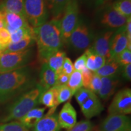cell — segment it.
<instances>
[{
  "label": "cell",
  "mask_w": 131,
  "mask_h": 131,
  "mask_svg": "<svg viewBox=\"0 0 131 131\" xmlns=\"http://www.w3.org/2000/svg\"><path fill=\"white\" fill-rule=\"evenodd\" d=\"M81 112L87 119H91L101 114L104 109L97 95L93 94L80 106Z\"/></svg>",
  "instance_id": "14"
},
{
  "label": "cell",
  "mask_w": 131,
  "mask_h": 131,
  "mask_svg": "<svg viewBox=\"0 0 131 131\" xmlns=\"http://www.w3.org/2000/svg\"><path fill=\"white\" fill-rule=\"evenodd\" d=\"M94 93L91 92L89 89L82 87L80 89H78L76 92L75 93L74 95L75 99L78 103L80 106L86 100H88Z\"/></svg>",
  "instance_id": "31"
},
{
  "label": "cell",
  "mask_w": 131,
  "mask_h": 131,
  "mask_svg": "<svg viewBox=\"0 0 131 131\" xmlns=\"http://www.w3.org/2000/svg\"><path fill=\"white\" fill-rule=\"evenodd\" d=\"M109 115H129L131 113V90L124 88L119 91L108 107Z\"/></svg>",
  "instance_id": "9"
},
{
  "label": "cell",
  "mask_w": 131,
  "mask_h": 131,
  "mask_svg": "<svg viewBox=\"0 0 131 131\" xmlns=\"http://www.w3.org/2000/svg\"><path fill=\"white\" fill-rule=\"evenodd\" d=\"M115 30L105 29L95 34L92 44L90 47L95 53L101 55L106 60L111 58V40Z\"/></svg>",
  "instance_id": "10"
},
{
  "label": "cell",
  "mask_w": 131,
  "mask_h": 131,
  "mask_svg": "<svg viewBox=\"0 0 131 131\" xmlns=\"http://www.w3.org/2000/svg\"><path fill=\"white\" fill-rule=\"evenodd\" d=\"M121 73L122 77L127 81L131 80V64L122 66Z\"/></svg>",
  "instance_id": "40"
},
{
  "label": "cell",
  "mask_w": 131,
  "mask_h": 131,
  "mask_svg": "<svg viewBox=\"0 0 131 131\" xmlns=\"http://www.w3.org/2000/svg\"><path fill=\"white\" fill-rule=\"evenodd\" d=\"M125 32L129 41H131V17L127 18L125 25Z\"/></svg>",
  "instance_id": "41"
},
{
  "label": "cell",
  "mask_w": 131,
  "mask_h": 131,
  "mask_svg": "<svg viewBox=\"0 0 131 131\" xmlns=\"http://www.w3.org/2000/svg\"><path fill=\"white\" fill-rule=\"evenodd\" d=\"M35 40L32 37H27L16 42H10L3 52V53L21 52L33 46Z\"/></svg>",
  "instance_id": "24"
},
{
  "label": "cell",
  "mask_w": 131,
  "mask_h": 131,
  "mask_svg": "<svg viewBox=\"0 0 131 131\" xmlns=\"http://www.w3.org/2000/svg\"><path fill=\"white\" fill-rule=\"evenodd\" d=\"M95 34L83 19L79 18L69 39L68 45L76 51H83L92 44Z\"/></svg>",
  "instance_id": "4"
},
{
  "label": "cell",
  "mask_w": 131,
  "mask_h": 131,
  "mask_svg": "<svg viewBox=\"0 0 131 131\" xmlns=\"http://www.w3.org/2000/svg\"><path fill=\"white\" fill-rule=\"evenodd\" d=\"M60 129L58 115L48 112L34 126V131H60Z\"/></svg>",
  "instance_id": "17"
},
{
  "label": "cell",
  "mask_w": 131,
  "mask_h": 131,
  "mask_svg": "<svg viewBox=\"0 0 131 131\" xmlns=\"http://www.w3.org/2000/svg\"><path fill=\"white\" fill-rule=\"evenodd\" d=\"M69 75L65 74V73H60V74L57 75L56 84H55V86H62L66 85L69 81Z\"/></svg>",
  "instance_id": "39"
},
{
  "label": "cell",
  "mask_w": 131,
  "mask_h": 131,
  "mask_svg": "<svg viewBox=\"0 0 131 131\" xmlns=\"http://www.w3.org/2000/svg\"><path fill=\"white\" fill-rule=\"evenodd\" d=\"M101 88L97 95L102 100H107L115 94L118 88L120 82L119 76L101 77Z\"/></svg>",
  "instance_id": "16"
},
{
  "label": "cell",
  "mask_w": 131,
  "mask_h": 131,
  "mask_svg": "<svg viewBox=\"0 0 131 131\" xmlns=\"http://www.w3.org/2000/svg\"><path fill=\"white\" fill-rule=\"evenodd\" d=\"M4 16V27L10 34H12L21 28H29L31 26L27 22L26 18L19 15L3 12Z\"/></svg>",
  "instance_id": "15"
},
{
  "label": "cell",
  "mask_w": 131,
  "mask_h": 131,
  "mask_svg": "<svg viewBox=\"0 0 131 131\" xmlns=\"http://www.w3.org/2000/svg\"><path fill=\"white\" fill-rule=\"evenodd\" d=\"M4 27V13L0 10V29Z\"/></svg>",
  "instance_id": "43"
},
{
  "label": "cell",
  "mask_w": 131,
  "mask_h": 131,
  "mask_svg": "<svg viewBox=\"0 0 131 131\" xmlns=\"http://www.w3.org/2000/svg\"><path fill=\"white\" fill-rule=\"evenodd\" d=\"M81 77H82V83H83V87L86 89L89 88L90 82H91L92 78L94 72L88 69V68H85L81 71Z\"/></svg>",
  "instance_id": "36"
},
{
  "label": "cell",
  "mask_w": 131,
  "mask_h": 131,
  "mask_svg": "<svg viewBox=\"0 0 131 131\" xmlns=\"http://www.w3.org/2000/svg\"><path fill=\"white\" fill-rule=\"evenodd\" d=\"M58 87V91L57 100L59 104L68 101L72 98V96L74 95L73 92L66 85Z\"/></svg>",
  "instance_id": "30"
},
{
  "label": "cell",
  "mask_w": 131,
  "mask_h": 131,
  "mask_svg": "<svg viewBox=\"0 0 131 131\" xmlns=\"http://www.w3.org/2000/svg\"><path fill=\"white\" fill-rule=\"evenodd\" d=\"M102 131H131L130 119L125 115H109L101 125Z\"/></svg>",
  "instance_id": "11"
},
{
  "label": "cell",
  "mask_w": 131,
  "mask_h": 131,
  "mask_svg": "<svg viewBox=\"0 0 131 131\" xmlns=\"http://www.w3.org/2000/svg\"><path fill=\"white\" fill-rule=\"evenodd\" d=\"M34 80L29 68L0 73V104L34 88Z\"/></svg>",
  "instance_id": "2"
},
{
  "label": "cell",
  "mask_w": 131,
  "mask_h": 131,
  "mask_svg": "<svg viewBox=\"0 0 131 131\" xmlns=\"http://www.w3.org/2000/svg\"><path fill=\"white\" fill-rule=\"evenodd\" d=\"M0 10L3 12L14 13L26 18L23 0H3L0 3Z\"/></svg>",
  "instance_id": "22"
},
{
  "label": "cell",
  "mask_w": 131,
  "mask_h": 131,
  "mask_svg": "<svg viewBox=\"0 0 131 131\" xmlns=\"http://www.w3.org/2000/svg\"><path fill=\"white\" fill-rule=\"evenodd\" d=\"M70 0H46L49 14L53 19H60L64 10L66 6Z\"/></svg>",
  "instance_id": "23"
},
{
  "label": "cell",
  "mask_w": 131,
  "mask_h": 131,
  "mask_svg": "<svg viewBox=\"0 0 131 131\" xmlns=\"http://www.w3.org/2000/svg\"><path fill=\"white\" fill-rule=\"evenodd\" d=\"M58 87L54 86L47 91L42 92L39 98L38 103L49 108H57L59 105L58 103Z\"/></svg>",
  "instance_id": "21"
},
{
  "label": "cell",
  "mask_w": 131,
  "mask_h": 131,
  "mask_svg": "<svg viewBox=\"0 0 131 131\" xmlns=\"http://www.w3.org/2000/svg\"><path fill=\"white\" fill-rule=\"evenodd\" d=\"M74 68H73V64L70 58L66 57L64 60L63 67H62L61 72L65 73L68 75H70L73 73L74 71Z\"/></svg>",
  "instance_id": "38"
},
{
  "label": "cell",
  "mask_w": 131,
  "mask_h": 131,
  "mask_svg": "<svg viewBox=\"0 0 131 131\" xmlns=\"http://www.w3.org/2000/svg\"><path fill=\"white\" fill-rule=\"evenodd\" d=\"M26 18L35 28L47 21L49 12L46 0H23Z\"/></svg>",
  "instance_id": "6"
},
{
  "label": "cell",
  "mask_w": 131,
  "mask_h": 131,
  "mask_svg": "<svg viewBox=\"0 0 131 131\" xmlns=\"http://www.w3.org/2000/svg\"><path fill=\"white\" fill-rule=\"evenodd\" d=\"M92 124L89 120H82L67 131H92Z\"/></svg>",
  "instance_id": "34"
},
{
  "label": "cell",
  "mask_w": 131,
  "mask_h": 131,
  "mask_svg": "<svg viewBox=\"0 0 131 131\" xmlns=\"http://www.w3.org/2000/svg\"><path fill=\"white\" fill-rule=\"evenodd\" d=\"M4 48L2 46L0 45V55H2L3 52H4Z\"/></svg>",
  "instance_id": "44"
},
{
  "label": "cell",
  "mask_w": 131,
  "mask_h": 131,
  "mask_svg": "<svg viewBox=\"0 0 131 131\" xmlns=\"http://www.w3.org/2000/svg\"><path fill=\"white\" fill-rule=\"evenodd\" d=\"M46 107H35L26 114L19 122L29 129L34 127L38 121L43 117Z\"/></svg>",
  "instance_id": "20"
},
{
  "label": "cell",
  "mask_w": 131,
  "mask_h": 131,
  "mask_svg": "<svg viewBox=\"0 0 131 131\" xmlns=\"http://www.w3.org/2000/svg\"><path fill=\"white\" fill-rule=\"evenodd\" d=\"M10 43V34L5 27L0 29V45L6 49Z\"/></svg>",
  "instance_id": "35"
},
{
  "label": "cell",
  "mask_w": 131,
  "mask_h": 131,
  "mask_svg": "<svg viewBox=\"0 0 131 131\" xmlns=\"http://www.w3.org/2000/svg\"><path fill=\"white\" fill-rule=\"evenodd\" d=\"M38 57L42 63H46L52 55L62 48L64 41L60 19H52L34 28Z\"/></svg>",
  "instance_id": "1"
},
{
  "label": "cell",
  "mask_w": 131,
  "mask_h": 131,
  "mask_svg": "<svg viewBox=\"0 0 131 131\" xmlns=\"http://www.w3.org/2000/svg\"><path fill=\"white\" fill-rule=\"evenodd\" d=\"M79 18L78 0H70L60 19L64 43L68 44L70 36L76 27Z\"/></svg>",
  "instance_id": "7"
},
{
  "label": "cell",
  "mask_w": 131,
  "mask_h": 131,
  "mask_svg": "<svg viewBox=\"0 0 131 131\" xmlns=\"http://www.w3.org/2000/svg\"><path fill=\"white\" fill-rule=\"evenodd\" d=\"M98 23L106 29L116 30L125 26L127 18L118 13L112 7L107 5L101 8L98 12Z\"/></svg>",
  "instance_id": "8"
},
{
  "label": "cell",
  "mask_w": 131,
  "mask_h": 131,
  "mask_svg": "<svg viewBox=\"0 0 131 131\" xmlns=\"http://www.w3.org/2000/svg\"><path fill=\"white\" fill-rule=\"evenodd\" d=\"M130 1H131V0H130Z\"/></svg>",
  "instance_id": "46"
},
{
  "label": "cell",
  "mask_w": 131,
  "mask_h": 131,
  "mask_svg": "<svg viewBox=\"0 0 131 131\" xmlns=\"http://www.w3.org/2000/svg\"><path fill=\"white\" fill-rule=\"evenodd\" d=\"M86 59L87 57L85 53L81 55L79 58L77 59L74 62V63L73 64L74 70H77V71L81 72L82 70L84 69L86 67Z\"/></svg>",
  "instance_id": "37"
},
{
  "label": "cell",
  "mask_w": 131,
  "mask_h": 131,
  "mask_svg": "<svg viewBox=\"0 0 131 131\" xmlns=\"http://www.w3.org/2000/svg\"><path fill=\"white\" fill-rule=\"evenodd\" d=\"M58 121L61 128L67 130L77 123V112L69 101L64 104L58 115Z\"/></svg>",
  "instance_id": "13"
},
{
  "label": "cell",
  "mask_w": 131,
  "mask_h": 131,
  "mask_svg": "<svg viewBox=\"0 0 131 131\" xmlns=\"http://www.w3.org/2000/svg\"><path fill=\"white\" fill-rule=\"evenodd\" d=\"M122 66L119 65L115 58H110L106 60L105 64L102 68L96 70L95 73L100 77H108L119 76L122 71Z\"/></svg>",
  "instance_id": "19"
},
{
  "label": "cell",
  "mask_w": 131,
  "mask_h": 131,
  "mask_svg": "<svg viewBox=\"0 0 131 131\" xmlns=\"http://www.w3.org/2000/svg\"><path fill=\"white\" fill-rule=\"evenodd\" d=\"M101 85H102V82H101V77L96 75L95 73L94 72L92 78L88 88V89H89L91 92L97 95L98 92L100 91Z\"/></svg>",
  "instance_id": "33"
},
{
  "label": "cell",
  "mask_w": 131,
  "mask_h": 131,
  "mask_svg": "<svg viewBox=\"0 0 131 131\" xmlns=\"http://www.w3.org/2000/svg\"><path fill=\"white\" fill-rule=\"evenodd\" d=\"M34 57L32 47L21 52L3 53L0 55V73L26 67Z\"/></svg>",
  "instance_id": "5"
},
{
  "label": "cell",
  "mask_w": 131,
  "mask_h": 131,
  "mask_svg": "<svg viewBox=\"0 0 131 131\" xmlns=\"http://www.w3.org/2000/svg\"><path fill=\"white\" fill-rule=\"evenodd\" d=\"M117 63L122 66L131 64V50L126 49L115 58Z\"/></svg>",
  "instance_id": "32"
},
{
  "label": "cell",
  "mask_w": 131,
  "mask_h": 131,
  "mask_svg": "<svg viewBox=\"0 0 131 131\" xmlns=\"http://www.w3.org/2000/svg\"><path fill=\"white\" fill-rule=\"evenodd\" d=\"M66 86L73 92V94L83 87L82 77L81 72L74 70L73 73L70 75L69 79Z\"/></svg>",
  "instance_id": "27"
},
{
  "label": "cell",
  "mask_w": 131,
  "mask_h": 131,
  "mask_svg": "<svg viewBox=\"0 0 131 131\" xmlns=\"http://www.w3.org/2000/svg\"><path fill=\"white\" fill-rule=\"evenodd\" d=\"M100 131H102V130H100Z\"/></svg>",
  "instance_id": "45"
},
{
  "label": "cell",
  "mask_w": 131,
  "mask_h": 131,
  "mask_svg": "<svg viewBox=\"0 0 131 131\" xmlns=\"http://www.w3.org/2000/svg\"><path fill=\"white\" fill-rule=\"evenodd\" d=\"M129 41L125 32V26L115 30L111 40V58H115L118 54L125 50Z\"/></svg>",
  "instance_id": "12"
},
{
  "label": "cell",
  "mask_w": 131,
  "mask_h": 131,
  "mask_svg": "<svg viewBox=\"0 0 131 131\" xmlns=\"http://www.w3.org/2000/svg\"><path fill=\"white\" fill-rule=\"evenodd\" d=\"M43 89L38 84L25 92L8 108L7 115L0 122L7 123L22 118L31 109L38 104L39 98Z\"/></svg>",
  "instance_id": "3"
},
{
  "label": "cell",
  "mask_w": 131,
  "mask_h": 131,
  "mask_svg": "<svg viewBox=\"0 0 131 131\" xmlns=\"http://www.w3.org/2000/svg\"><path fill=\"white\" fill-rule=\"evenodd\" d=\"M57 77V75L55 71L49 68L47 63H42L40 72V83L38 84L44 91L55 86Z\"/></svg>",
  "instance_id": "18"
},
{
  "label": "cell",
  "mask_w": 131,
  "mask_h": 131,
  "mask_svg": "<svg viewBox=\"0 0 131 131\" xmlns=\"http://www.w3.org/2000/svg\"><path fill=\"white\" fill-rule=\"evenodd\" d=\"M0 131H29L19 121H12L0 124Z\"/></svg>",
  "instance_id": "29"
},
{
  "label": "cell",
  "mask_w": 131,
  "mask_h": 131,
  "mask_svg": "<svg viewBox=\"0 0 131 131\" xmlns=\"http://www.w3.org/2000/svg\"><path fill=\"white\" fill-rule=\"evenodd\" d=\"M112 7L118 13L126 18L131 17V1L130 0H116Z\"/></svg>",
  "instance_id": "26"
},
{
  "label": "cell",
  "mask_w": 131,
  "mask_h": 131,
  "mask_svg": "<svg viewBox=\"0 0 131 131\" xmlns=\"http://www.w3.org/2000/svg\"><path fill=\"white\" fill-rule=\"evenodd\" d=\"M87 3L95 7H99L105 4L109 0H84Z\"/></svg>",
  "instance_id": "42"
},
{
  "label": "cell",
  "mask_w": 131,
  "mask_h": 131,
  "mask_svg": "<svg viewBox=\"0 0 131 131\" xmlns=\"http://www.w3.org/2000/svg\"><path fill=\"white\" fill-rule=\"evenodd\" d=\"M27 37H32L34 38V28H21L10 34V42H16L23 40Z\"/></svg>",
  "instance_id": "28"
},
{
  "label": "cell",
  "mask_w": 131,
  "mask_h": 131,
  "mask_svg": "<svg viewBox=\"0 0 131 131\" xmlns=\"http://www.w3.org/2000/svg\"><path fill=\"white\" fill-rule=\"evenodd\" d=\"M66 53L62 50H58L56 53L49 58L46 61L47 64L52 70L55 71L57 75L61 73L62 67L64 58H66Z\"/></svg>",
  "instance_id": "25"
}]
</instances>
